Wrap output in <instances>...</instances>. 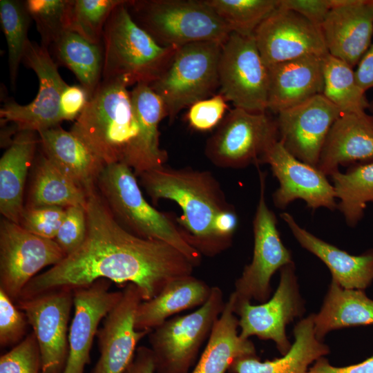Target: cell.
<instances>
[{
  "label": "cell",
  "mask_w": 373,
  "mask_h": 373,
  "mask_svg": "<svg viewBox=\"0 0 373 373\" xmlns=\"http://www.w3.org/2000/svg\"><path fill=\"white\" fill-rule=\"evenodd\" d=\"M126 2L115 8L104 28L101 81L150 85L166 71L180 47L159 44L133 20Z\"/></svg>",
  "instance_id": "4"
},
{
  "label": "cell",
  "mask_w": 373,
  "mask_h": 373,
  "mask_svg": "<svg viewBox=\"0 0 373 373\" xmlns=\"http://www.w3.org/2000/svg\"><path fill=\"white\" fill-rule=\"evenodd\" d=\"M321 30L328 54L354 68L372 44L373 0H333Z\"/></svg>",
  "instance_id": "21"
},
{
  "label": "cell",
  "mask_w": 373,
  "mask_h": 373,
  "mask_svg": "<svg viewBox=\"0 0 373 373\" xmlns=\"http://www.w3.org/2000/svg\"><path fill=\"white\" fill-rule=\"evenodd\" d=\"M86 193L84 242L58 264L33 278L19 298L59 288L74 289L106 279L119 285L135 284L142 300H148L174 279L192 275L195 267L182 253L165 242L143 238L126 230L96 186Z\"/></svg>",
  "instance_id": "1"
},
{
  "label": "cell",
  "mask_w": 373,
  "mask_h": 373,
  "mask_svg": "<svg viewBox=\"0 0 373 373\" xmlns=\"http://www.w3.org/2000/svg\"><path fill=\"white\" fill-rule=\"evenodd\" d=\"M29 325L25 314L0 289V345H17L25 337Z\"/></svg>",
  "instance_id": "42"
},
{
  "label": "cell",
  "mask_w": 373,
  "mask_h": 373,
  "mask_svg": "<svg viewBox=\"0 0 373 373\" xmlns=\"http://www.w3.org/2000/svg\"><path fill=\"white\" fill-rule=\"evenodd\" d=\"M125 0H74L69 30L93 44H102L104 26Z\"/></svg>",
  "instance_id": "39"
},
{
  "label": "cell",
  "mask_w": 373,
  "mask_h": 373,
  "mask_svg": "<svg viewBox=\"0 0 373 373\" xmlns=\"http://www.w3.org/2000/svg\"><path fill=\"white\" fill-rule=\"evenodd\" d=\"M323 95L342 113H361L369 109L365 92L357 83L353 67L327 54L323 58Z\"/></svg>",
  "instance_id": "35"
},
{
  "label": "cell",
  "mask_w": 373,
  "mask_h": 373,
  "mask_svg": "<svg viewBox=\"0 0 373 373\" xmlns=\"http://www.w3.org/2000/svg\"><path fill=\"white\" fill-rule=\"evenodd\" d=\"M133 171L123 163L104 166L97 189L118 222L131 233L165 242L182 253L195 267L202 254L184 239L176 221L160 212L144 198Z\"/></svg>",
  "instance_id": "5"
},
{
  "label": "cell",
  "mask_w": 373,
  "mask_h": 373,
  "mask_svg": "<svg viewBox=\"0 0 373 373\" xmlns=\"http://www.w3.org/2000/svg\"><path fill=\"white\" fill-rule=\"evenodd\" d=\"M269 164L279 186L272 195L274 204L285 209L296 199L305 201L313 211L325 207L337 209L336 194L327 176L317 167L306 164L291 155L280 141L274 144L260 164Z\"/></svg>",
  "instance_id": "17"
},
{
  "label": "cell",
  "mask_w": 373,
  "mask_h": 373,
  "mask_svg": "<svg viewBox=\"0 0 373 373\" xmlns=\"http://www.w3.org/2000/svg\"><path fill=\"white\" fill-rule=\"evenodd\" d=\"M254 37L267 67L308 55L328 54L321 28L279 4Z\"/></svg>",
  "instance_id": "16"
},
{
  "label": "cell",
  "mask_w": 373,
  "mask_h": 373,
  "mask_svg": "<svg viewBox=\"0 0 373 373\" xmlns=\"http://www.w3.org/2000/svg\"><path fill=\"white\" fill-rule=\"evenodd\" d=\"M307 373H373V356L359 363L345 367L333 366L323 356L313 363Z\"/></svg>",
  "instance_id": "47"
},
{
  "label": "cell",
  "mask_w": 373,
  "mask_h": 373,
  "mask_svg": "<svg viewBox=\"0 0 373 373\" xmlns=\"http://www.w3.org/2000/svg\"><path fill=\"white\" fill-rule=\"evenodd\" d=\"M238 327L234 300L230 295L191 373H225L237 359L256 356L254 343L240 336Z\"/></svg>",
  "instance_id": "30"
},
{
  "label": "cell",
  "mask_w": 373,
  "mask_h": 373,
  "mask_svg": "<svg viewBox=\"0 0 373 373\" xmlns=\"http://www.w3.org/2000/svg\"><path fill=\"white\" fill-rule=\"evenodd\" d=\"M89 98L88 92L82 86L67 85L60 98L61 120L76 119L84 109Z\"/></svg>",
  "instance_id": "46"
},
{
  "label": "cell",
  "mask_w": 373,
  "mask_h": 373,
  "mask_svg": "<svg viewBox=\"0 0 373 373\" xmlns=\"http://www.w3.org/2000/svg\"><path fill=\"white\" fill-rule=\"evenodd\" d=\"M324 57L308 55L268 67L267 110L277 114L323 94Z\"/></svg>",
  "instance_id": "23"
},
{
  "label": "cell",
  "mask_w": 373,
  "mask_h": 373,
  "mask_svg": "<svg viewBox=\"0 0 373 373\" xmlns=\"http://www.w3.org/2000/svg\"><path fill=\"white\" fill-rule=\"evenodd\" d=\"M30 19L25 1H0V21L7 43L10 78L12 86H15L19 67L29 41L28 30Z\"/></svg>",
  "instance_id": "37"
},
{
  "label": "cell",
  "mask_w": 373,
  "mask_h": 373,
  "mask_svg": "<svg viewBox=\"0 0 373 373\" xmlns=\"http://www.w3.org/2000/svg\"><path fill=\"white\" fill-rule=\"evenodd\" d=\"M39 348L41 373H62L68 354V322L74 305L73 289L59 288L28 298H19Z\"/></svg>",
  "instance_id": "14"
},
{
  "label": "cell",
  "mask_w": 373,
  "mask_h": 373,
  "mask_svg": "<svg viewBox=\"0 0 373 373\" xmlns=\"http://www.w3.org/2000/svg\"><path fill=\"white\" fill-rule=\"evenodd\" d=\"M87 233L85 207L73 206L66 208V213L55 241L66 256L78 249L84 242Z\"/></svg>",
  "instance_id": "43"
},
{
  "label": "cell",
  "mask_w": 373,
  "mask_h": 373,
  "mask_svg": "<svg viewBox=\"0 0 373 373\" xmlns=\"http://www.w3.org/2000/svg\"><path fill=\"white\" fill-rule=\"evenodd\" d=\"M140 178L154 202L166 199L178 204L182 214L175 221L186 242L201 254L213 256L230 247L238 216L211 173L163 166Z\"/></svg>",
  "instance_id": "2"
},
{
  "label": "cell",
  "mask_w": 373,
  "mask_h": 373,
  "mask_svg": "<svg viewBox=\"0 0 373 373\" xmlns=\"http://www.w3.org/2000/svg\"><path fill=\"white\" fill-rule=\"evenodd\" d=\"M313 323L321 341L336 329L373 325V300L364 290L344 289L331 280L319 312L313 314Z\"/></svg>",
  "instance_id": "31"
},
{
  "label": "cell",
  "mask_w": 373,
  "mask_h": 373,
  "mask_svg": "<svg viewBox=\"0 0 373 373\" xmlns=\"http://www.w3.org/2000/svg\"><path fill=\"white\" fill-rule=\"evenodd\" d=\"M66 257L55 241L34 235L2 218L0 224V289L15 303L26 285L44 267Z\"/></svg>",
  "instance_id": "13"
},
{
  "label": "cell",
  "mask_w": 373,
  "mask_h": 373,
  "mask_svg": "<svg viewBox=\"0 0 373 373\" xmlns=\"http://www.w3.org/2000/svg\"><path fill=\"white\" fill-rule=\"evenodd\" d=\"M373 162V115L342 113L332 124L323 144L317 168L326 176L340 166Z\"/></svg>",
  "instance_id": "22"
},
{
  "label": "cell",
  "mask_w": 373,
  "mask_h": 373,
  "mask_svg": "<svg viewBox=\"0 0 373 373\" xmlns=\"http://www.w3.org/2000/svg\"><path fill=\"white\" fill-rule=\"evenodd\" d=\"M259 180L260 196L253 220V257L235 282V289L231 294L236 302H266L272 291V276L285 265L294 262L290 251L280 238L276 215L266 202V173L259 171Z\"/></svg>",
  "instance_id": "10"
},
{
  "label": "cell",
  "mask_w": 373,
  "mask_h": 373,
  "mask_svg": "<svg viewBox=\"0 0 373 373\" xmlns=\"http://www.w3.org/2000/svg\"><path fill=\"white\" fill-rule=\"evenodd\" d=\"M227 102L218 93L191 105L186 115L190 126L196 131H207L218 126L228 109Z\"/></svg>",
  "instance_id": "44"
},
{
  "label": "cell",
  "mask_w": 373,
  "mask_h": 373,
  "mask_svg": "<svg viewBox=\"0 0 373 373\" xmlns=\"http://www.w3.org/2000/svg\"><path fill=\"white\" fill-rule=\"evenodd\" d=\"M211 291L212 287L193 275L174 279L156 296L139 304L135 329L152 330L174 314L200 307L208 300Z\"/></svg>",
  "instance_id": "29"
},
{
  "label": "cell",
  "mask_w": 373,
  "mask_h": 373,
  "mask_svg": "<svg viewBox=\"0 0 373 373\" xmlns=\"http://www.w3.org/2000/svg\"><path fill=\"white\" fill-rule=\"evenodd\" d=\"M74 0H27L26 9L35 23L42 46L53 45L69 30Z\"/></svg>",
  "instance_id": "38"
},
{
  "label": "cell",
  "mask_w": 373,
  "mask_h": 373,
  "mask_svg": "<svg viewBox=\"0 0 373 373\" xmlns=\"http://www.w3.org/2000/svg\"><path fill=\"white\" fill-rule=\"evenodd\" d=\"M354 72L357 83L365 92L373 88V42L359 61Z\"/></svg>",
  "instance_id": "49"
},
{
  "label": "cell",
  "mask_w": 373,
  "mask_h": 373,
  "mask_svg": "<svg viewBox=\"0 0 373 373\" xmlns=\"http://www.w3.org/2000/svg\"><path fill=\"white\" fill-rule=\"evenodd\" d=\"M120 300L104 318L96 336L100 353L91 373H123L133 358L137 345L151 330H137L135 316L142 301L139 288L128 283Z\"/></svg>",
  "instance_id": "19"
},
{
  "label": "cell",
  "mask_w": 373,
  "mask_h": 373,
  "mask_svg": "<svg viewBox=\"0 0 373 373\" xmlns=\"http://www.w3.org/2000/svg\"><path fill=\"white\" fill-rule=\"evenodd\" d=\"M87 193L62 173L45 155L41 156L29 194L28 207H86Z\"/></svg>",
  "instance_id": "32"
},
{
  "label": "cell",
  "mask_w": 373,
  "mask_h": 373,
  "mask_svg": "<svg viewBox=\"0 0 373 373\" xmlns=\"http://www.w3.org/2000/svg\"><path fill=\"white\" fill-rule=\"evenodd\" d=\"M219 93L236 108L266 112L269 69L254 37L231 32L222 44L218 62Z\"/></svg>",
  "instance_id": "11"
},
{
  "label": "cell",
  "mask_w": 373,
  "mask_h": 373,
  "mask_svg": "<svg viewBox=\"0 0 373 373\" xmlns=\"http://www.w3.org/2000/svg\"><path fill=\"white\" fill-rule=\"evenodd\" d=\"M369 109L371 111L372 114L373 115V102L370 103V106Z\"/></svg>",
  "instance_id": "50"
},
{
  "label": "cell",
  "mask_w": 373,
  "mask_h": 373,
  "mask_svg": "<svg viewBox=\"0 0 373 373\" xmlns=\"http://www.w3.org/2000/svg\"><path fill=\"white\" fill-rule=\"evenodd\" d=\"M279 140L276 119L267 112L231 109L207 140L205 155L221 168L257 167L269 148Z\"/></svg>",
  "instance_id": "9"
},
{
  "label": "cell",
  "mask_w": 373,
  "mask_h": 373,
  "mask_svg": "<svg viewBox=\"0 0 373 373\" xmlns=\"http://www.w3.org/2000/svg\"><path fill=\"white\" fill-rule=\"evenodd\" d=\"M118 81H101L71 129L107 165H129L139 135L131 91Z\"/></svg>",
  "instance_id": "3"
},
{
  "label": "cell",
  "mask_w": 373,
  "mask_h": 373,
  "mask_svg": "<svg viewBox=\"0 0 373 373\" xmlns=\"http://www.w3.org/2000/svg\"><path fill=\"white\" fill-rule=\"evenodd\" d=\"M111 281L99 279L73 289L75 312L68 333V354L62 373H84L98 326L123 292L110 291Z\"/></svg>",
  "instance_id": "20"
},
{
  "label": "cell",
  "mask_w": 373,
  "mask_h": 373,
  "mask_svg": "<svg viewBox=\"0 0 373 373\" xmlns=\"http://www.w3.org/2000/svg\"><path fill=\"white\" fill-rule=\"evenodd\" d=\"M222 46L199 41L180 47L166 71L149 85L162 100L171 122L182 109L213 96L219 88Z\"/></svg>",
  "instance_id": "7"
},
{
  "label": "cell",
  "mask_w": 373,
  "mask_h": 373,
  "mask_svg": "<svg viewBox=\"0 0 373 373\" xmlns=\"http://www.w3.org/2000/svg\"><path fill=\"white\" fill-rule=\"evenodd\" d=\"M131 96L139 124L129 167L135 175L164 166L167 152L160 146L159 124L167 117L165 106L149 84H136Z\"/></svg>",
  "instance_id": "25"
},
{
  "label": "cell",
  "mask_w": 373,
  "mask_h": 373,
  "mask_svg": "<svg viewBox=\"0 0 373 373\" xmlns=\"http://www.w3.org/2000/svg\"><path fill=\"white\" fill-rule=\"evenodd\" d=\"M38 135L44 155L62 173L85 191L96 186L106 164L80 139L59 125Z\"/></svg>",
  "instance_id": "26"
},
{
  "label": "cell",
  "mask_w": 373,
  "mask_h": 373,
  "mask_svg": "<svg viewBox=\"0 0 373 373\" xmlns=\"http://www.w3.org/2000/svg\"><path fill=\"white\" fill-rule=\"evenodd\" d=\"M23 61L37 75L39 90L28 104L6 102L0 109L1 122L17 125L19 131L39 132L59 125V104L61 93L68 85L61 78L57 64L47 48L28 41Z\"/></svg>",
  "instance_id": "15"
},
{
  "label": "cell",
  "mask_w": 373,
  "mask_h": 373,
  "mask_svg": "<svg viewBox=\"0 0 373 373\" xmlns=\"http://www.w3.org/2000/svg\"><path fill=\"white\" fill-rule=\"evenodd\" d=\"M225 303L222 289L212 287L203 305L190 314L168 319L151 331L148 336L156 373H189Z\"/></svg>",
  "instance_id": "8"
},
{
  "label": "cell",
  "mask_w": 373,
  "mask_h": 373,
  "mask_svg": "<svg viewBox=\"0 0 373 373\" xmlns=\"http://www.w3.org/2000/svg\"><path fill=\"white\" fill-rule=\"evenodd\" d=\"M231 32L254 37L261 23L278 6L279 0H204Z\"/></svg>",
  "instance_id": "36"
},
{
  "label": "cell",
  "mask_w": 373,
  "mask_h": 373,
  "mask_svg": "<svg viewBox=\"0 0 373 373\" xmlns=\"http://www.w3.org/2000/svg\"><path fill=\"white\" fill-rule=\"evenodd\" d=\"M330 176L338 200L337 209L347 225L354 227L363 219L367 203L373 202V162L352 165Z\"/></svg>",
  "instance_id": "34"
},
{
  "label": "cell",
  "mask_w": 373,
  "mask_h": 373,
  "mask_svg": "<svg viewBox=\"0 0 373 373\" xmlns=\"http://www.w3.org/2000/svg\"><path fill=\"white\" fill-rule=\"evenodd\" d=\"M279 6L298 13L321 28L333 6V0H279Z\"/></svg>",
  "instance_id": "45"
},
{
  "label": "cell",
  "mask_w": 373,
  "mask_h": 373,
  "mask_svg": "<svg viewBox=\"0 0 373 373\" xmlns=\"http://www.w3.org/2000/svg\"><path fill=\"white\" fill-rule=\"evenodd\" d=\"M294 342L280 358L261 362L256 356L237 359L232 373H307L309 366L329 353V347L314 333L313 314L300 319L293 329Z\"/></svg>",
  "instance_id": "28"
},
{
  "label": "cell",
  "mask_w": 373,
  "mask_h": 373,
  "mask_svg": "<svg viewBox=\"0 0 373 373\" xmlns=\"http://www.w3.org/2000/svg\"><path fill=\"white\" fill-rule=\"evenodd\" d=\"M38 142L36 132L19 131L0 159V212L17 224L25 208V183Z\"/></svg>",
  "instance_id": "27"
},
{
  "label": "cell",
  "mask_w": 373,
  "mask_h": 373,
  "mask_svg": "<svg viewBox=\"0 0 373 373\" xmlns=\"http://www.w3.org/2000/svg\"><path fill=\"white\" fill-rule=\"evenodd\" d=\"M126 5L133 20L163 46L223 44L231 33L204 0H133Z\"/></svg>",
  "instance_id": "6"
},
{
  "label": "cell",
  "mask_w": 373,
  "mask_h": 373,
  "mask_svg": "<svg viewBox=\"0 0 373 373\" xmlns=\"http://www.w3.org/2000/svg\"><path fill=\"white\" fill-rule=\"evenodd\" d=\"M66 209L59 207H25L19 224L27 231L55 240L63 221Z\"/></svg>",
  "instance_id": "41"
},
{
  "label": "cell",
  "mask_w": 373,
  "mask_h": 373,
  "mask_svg": "<svg viewBox=\"0 0 373 373\" xmlns=\"http://www.w3.org/2000/svg\"><path fill=\"white\" fill-rule=\"evenodd\" d=\"M123 373H156L154 356L150 347L140 346Z\"/></svg>",
  "instance_id": "48"
},
{
  "label": "cell",
  "mask_w": 373,
  "mask_h": 373,
  "mask_svg": "<svg viewBox=\"0 0 373 373\" xmlns=\"http://www.w3.org/2000/svg\"><path fill=\"white\" fill-rule=\"evenodd\" d=\"M41 356L33 332L0 357V373H41Z\"/></svg>",
  "instance_id": "40"
},
{
  "label": "cell",
  "mask_w": 373,
  "mask_h": 373,
  "mask_svg": "<svg viewBox=\"0 0 373 373\" xmlns=\"http://www.w3.org/2000/svg\"><path fill=\"white\" fill-rule=\"evenodd\" d=\"M342 112L323 94L277 113L279 141L295 157L317 167L327 134Z\"/></svg>",
  "instance_id": "18"
},
{
  "label": "cell",
  "mask_w": 373,
  "mask_h": 373,
  "mask_svg": "<svg viewBox=\"0 0 373 373\" xmlns=\"http://www.w3.org/2000/svg\"><path fill=\"white\" fill-rule=\"evenodd\" d=\"M280 218L300 246L315 255L329 269L332 280L341 287L365 290L373 282V248L352 255L302 228L289 213Z\"/></svg>",
  "instance_id": "24"
},
{
  "label": "cell",
  "mask_w": 373,
  "mask_h": 373,
  "mask_svg": "<svg viewBox=\"0 0 373 373\" xmlns=\"http://www.w3.org/2000/svg\"><path fill=\"white\" fill-rule=\"evenodd\" d=\"M53 46L57 59L75 74L90 97L102 79V44H93L73 31L66 30Z\"/></svg>",
  "instance_id": "33"
},
{
  "label": "cell",
  "mask_w": 373,
  "mask_h": 373,
  "mask_svg": "<svg viewBox=\"0 0 373 373\" xmlns=\"http://www.w3.org/2000/svg\"><path fill=\"white\" fill-rule=\"evenodd\" d=\"M280 280L273 296L266 302L252 305L251 301L234 300V312L239 316L240 336L249 338L255 336L262 340H271L282 355L291 343L286 334V327L305 312L294 262L280 270Z\"/></svg>",
  "instance_id": "12"
}]
</instances>
